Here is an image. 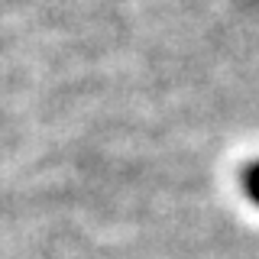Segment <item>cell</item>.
Wrapping results in <instances>:
<instances>
[{"instance_id":"cell-1","label":"cell","mask_w":259,"mask_h":259,"mask_svg":"<svg viewBox=\"0 0 259 259\" xmlns=\"http://www.w3.org/2000/svg\"><path fill=\"white\" fill-rule=\"evenodd\" d=\"M246 188H249V194H253V201H259V165L249 168V175H246Z\"/></svg>"}]
</instances>
